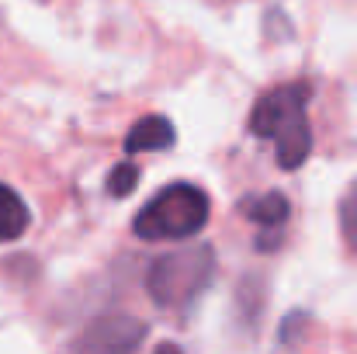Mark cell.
<instances>
[{"mask_svg":"<svg viewBox=\"0 0 357 354\" xmlns=\"http://www.w3.org/2000/svg\"><path fill=\"white\" fill-rule=\"evenodd\" d=\"M142 341H146V323H139L135 316H105L94 327H87V334L77 337L73 348L121 354V351H135Z\"/></svg>","mask_w":357,"mask_h":354,"instance_id":"4","label":"cell"},{"mask_svg":"<svg viewBox=\"0 0 357 354\" xmlns=\"http://www.w3.org/2000/svg\"><path fill=\"white\" fill-rule=\"evenodd\" d=\"M28 226H31V209L24 205V198L14 188H7L0 181V243H10V239L24 236Z\"/></svg>","mask_w":357,"mask_h":354,"instance_id":"7","label":"cell"},{"mask_svg":"<svg viewBox=\"0 0 357 354\" xmlns=\"http://www.w3.org/2000/svg\"><path fill=\"white\" fill-rule=\"evenodd\" d=\"M243 212H246V219H253V223L260 226V236H257V250H264V253L278 250L281 226L288 223V212H291L288 198H284L281 191H267V195H257V198L243 202Z\"/></svg>","mask_w":357,"mask_h":354,"instance_id":"5","label":"cell"},{"mask_svg":"<svg viewBox=\"0 0 357 354\" xmlns=\"http://www.w3.org/2000/svg\"><path fill=\"white\" fill-rule=\"evenodd\" d=\"M212 274H215V250L208 243H191L149 264L146 292L160 309H188L212 285Z\"/></svg>","mask_w":357,"mask_h":354,"instance_id":"3","label":"cell"},{"mask_svg":"<svg viewBox=\"0 0 357 354\" xmlns=\"http://www.w3.org/2000/svg\"><path fill=\"white\" fill-rule=\"evenodd\" d=\"M135 184H139V167H135L132 160L119 163V167L108 174V195H112V198H128V195L135 191Z\"/></svg>","mask_w":357,"mask_h":354,"instance_id":"8","label":"cell"},{"mask_svg":"<svg viewBox=\"0 0 357 354\" xmlns=\"http://www.w3.org/2000/svg\"><path fill=\"white\" fill-rule=\"evenodd\" d=\"M177 142V132H174V121L163 115H146L139 118L128 135H125V153L135 156V153H160V149H170Z\"/></svg>","mask_w":357,"mask_h":354,"instance_id":"6","label":"cell"},{"mask_svg":"<svg viewBox=\"0 0 357 354\" xmlns=\"http://www.w3.org/2000/svg\"><path fill=\"white\" fill-rule=\"evenodd\" d=\"M309 87L305 84H284L264 94L246 118V128L257 139L274 142V156L281 170H298L312 153V125L305 115Z\"/></svg>","mask_w":357,"mask_h":354,"instance_id":"1","label":"cell"},{"mask_svg":"<svg viewBox=\"0 0 357 354\" xmlns=\"http://www.w3.org/2000/svg\"><path fill=\"white\" fill-rule=\"evenodd\" d=\"M212 202L208 191L191 181H174L160 188L132 219V233L146 243L156 239H191L208 226Z\"/></svg>","mask_w":357,"mask_h":354,"instance_id":"2","label":"cell"},{"mask_svg":"<svg viewBox=\"0 0 357 354\" xmlns=\"http://www.w3.org/2000/svg\"><path fill=\"white\" fill-rule=\"evenodd\" d=\"M340 226H344V236H347L351 250L357 253V188L347 191V198L340 205Z\"/></svg>","mask_w":357,"mask_h":354,"instance_id":"9","label":"cell"}]
</instances>
